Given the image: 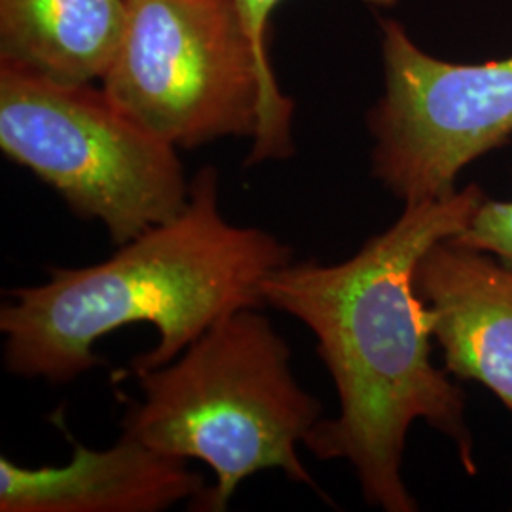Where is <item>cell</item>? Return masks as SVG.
I'll use <instances>...</instances> for the list:
<instances>
[{"mask_svg": "<svg viewBox=\"0 0 512 512\" xmlns=\"http://www.w3.org/2000/svg\"><path fill=\"white\" fill-rule=\"evenodd\" d=\"M486 200L478 184H469L440 200L408 203L348 260H291L260 285L264 306L315 334L338 393V416L317 421L304 446L321 461H348L370 507L418 511L403 480L406 437L416 420L452 440L465 471L476 473L465 397L431 363L414 270L429 247L463 232Z\"/></svg>", "mask_w": 512, "mask_h": 512, "instance_id": "6da1fadb", "label": "cell"}, {"mask_svg": "<svg viewBox=\"0 0 512 512\" xmlns=\"http://www.w3.org/2000/svg\"><path fill=\"white\" fill-rule=\"evenodd\" d=\"M291 260V245L274 234L224 219L219 171L207 165L175 219L99 264L50 268L46 283L10 291L0 310L4 366L21 378L69 384L101 365L95 342L143 323L156 329L158 344L131 370L167 365L222 317L264 308V277Z\"/></svg>", "mask_w": 512, "mask_h": 512, "instance_id": "7a4b0ae2", "label": "cell"}, {"mask_svg": "<svg viewBox=\"0 0 512 512\" xmlns=\"http://www.w3.org/2000/svg\"><path fill=\"white\" fill-rule=\"evenodd\" d=\"M260 310L230 313L175 363L133 372L143 399L129 406L122 435L213 471L196 511H226L239 484L268 469L315 486L296 446L321 420V403L296 382L291 348Z\"/></svg>", "mask_w": 512, "mask_h": 512, "instance_id": "3957f363", "label": "cell"}, {"mask_svg": "<svg viewBox=\"0 0 512 512\" xmlns=\"http://www.w3.org/2000/svg\"><path fill=\"white\" fill-rule=\"evenodd\" d=\"M103 90L175 148L253 139L247 165L294 152V103L249 35L238 0H128Z\"/></svg>", "mask_w": 512, "mask_h": 512, "instance_id": "277c9868", "label": "cell"}, {"mask_svg": "<svg viewBox=\"0 0 512 512\" xmlns=\"http://www.w3.org/2000/svg\"><path fill=\"white\" fill-rule=\"evenodd\" d=\"M0 148L99 220L116 247L175 219L188 203L177 148L135 122L105 90L59 84L0 63Z\"/></svg>", "mask_w": 512, "mask_h": 512, "instance_id": "5b68a950", "label": "cell"}, {"mask_svg": "<svg viewBox=\"0 0 512 512\" xmlns=\"http://www.w3.org/2000/svg\"><path fill=\"white\" fill-rule=\"evenodd\" d=\"M384 93L368 112L372 175L404 205L454 194L459 173L512 137V55L454 63L382 19Z\"/></svg>", "mask_w": 512, "mask_h": 512, "instance_id": "8992f818", "label": "cell"}, {"mask_svg": "<svg viewBox=\"0 0 512 512\" xmlns=\"http://www.w3.org/2000/svg\"><path fill=\"white\" fill-rule=\"evenodd\" d=\"M444 370L488 387L512 412V270L490 253L440 239L414 270Z\"/></svg>", "mask_w": 512, "mask_h": 512, "instance_id": "52a82bcc", "label": "cell"}, {"mask_svg": "<svg viewBox=\"0 0 512 512\" xmlns=\"http://www.w3.org/2000/svg\"><path fill=\"white\" fill-rule=\"evenodd\" d=\"M207 490L188 461L122 435L107 450L74 444L63 467H21L0 458L2 512H160Z\"/></svg>", "mask_w": 512, "mask_h": 512, "instance_id": "ba28073f", "label": "cell"}, {"mask_svg": "<svg viewBox=\"0 0 512 512\" xmlns=\"http://www.w3.org/2000/svg\"><path fill=\"white\" fill-rule=\"evenodd\" d=\"M128 14V0H0V63L59 84L103 80Z\"/></svg>", "mask_w": 512, "mask_h": 512, "instance_id": "9c48e42d", "label": "cell"}, {"mask_svg": "<svg viewBox=\"0 0 512 512\" xmlns=\"http://www.w3.org/2000/svg\"><path fill=\"white\" fill-rule=\"evenodd\" d=\"M452 241L490 253L512 270V200H486L476 211L471 224Z\"/></svg>", "mask_w": 512, "mask_h": 512, "instance_id": "30bf717a", "label": "cell"}, {"mask_svg": "<svg viewBox=\"0 0 512 512\" xmlns=\"http://www.w3.org/2000/svg\"><path fill=\"white\" fill-rule=\"evenodd\" d=\"M285 0H238L239 10L245 19V25L249 29V35L255 42L258 55L272 65L270 61V21L275 8ZM376 8H391L397 4V0H363Z\"/></svg>", "mask_w": 512, "mask_h": 512, "instance_id": "8fae6325", "label": "cell"}]
</instances>
